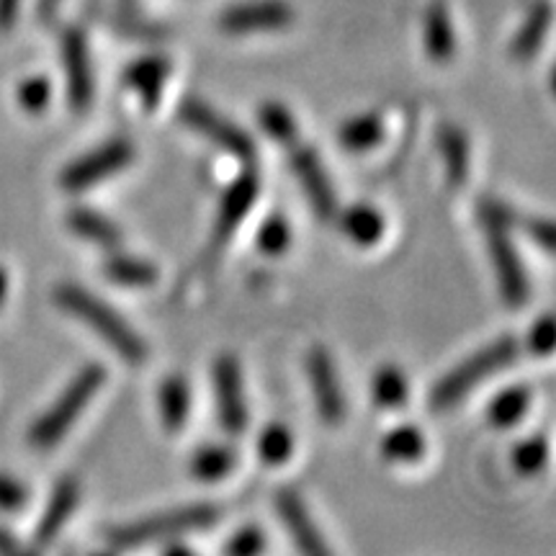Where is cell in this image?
<instances>
[{"label": "cell", "mask_w": 556, "mask_h": 556, "mask_svg": "<svg viewBox=\"0 0 556 556\" xmlns=\"http://www.w3.org/2000/svg\"><path fill=\"white\" fill-rule=\"evenodd\" d=\"M54 304L67 315L80 319L83 325H88L119 358L129 361V364H142L148 358V343L137 336V330L111 304L90 294L88 289L62 283L54 289Z\"/></svg>", "instance_id": "obj_1"}, {"label": "cell", "mask_w": 556, "mask_h": 556, "mask_svg": "<svg viewBox=\"0 0 556 556\" xmlns=\"http://www.w3.org/2000/svg\"><path fill=\"white\" fill-rule=\"evenodd\" d=\"M479 217L484 225L486 250L495 263V274L500 281V294L510 307H520L531 294V281H528L526 266L520 261L516 245L510 240V227L516 225V212L503 201L484 199L479 206Z\"/></svg>", "instance_id": "obj_2"}, {"label": "cell", "mask_w": 556, "mask_h": 556, "mask_svg": "<svg viewBox=\"0 0 556 556\" xmlns=\"http://www.w3.org/2000/svg\"><path fill=\"white\" fill-rule=\"evenodd\" d=\"M219 516L222 510L217 505L193 503V505L176 507V510L160 513V516H152L148 520H135V523L111 528L106 539L109 544L116 548H137L144 544H152V541L176 539L180 533L201 531V528L217 523Z\"/></svg>", "instance_id": "obj_3"}, {"label": "cell", "mask_w": 556, "mask_h": 556, "mask_svg": "<svg viewBox=\"0 0 556 556\" xmlns=\"http://www.w3.org/2000/svg\"><path fill=\"white\" fill-rule=\"evenodd\" d=\"M103 381H106V371H103L99 364L80 368L78 377L70 381L65 392L54 400V405L31 426L29 441L34 446L50 448L58 441H62L67 430L75 426V420H78L83 409H86L90 405V400L96 397V392H99Z\"/></svg>", "instance_id": "obj_4"}, {"label": "cell", "mask_w": 556, "mask_h": 556, "mask_svg": "<svg viewBox=\"0 0 556 556\" xmlns=\"http://www.w3.org/2000/svg\"><path fill=\"white\" fill-rule=\"evenodd\" d=\"M518 358V340L516 338H500L495 343L484 345L475 356L458 364L454 371H448L430 392V405L438 409H446L456 402H462L471 389L482 384L505 366H510Z\"/></svg>", "instance_id": "obj_5"}, {"label": "cell", "mask_w": 556, "mask_h": 556, "mask_svg": "<svg viewBox=\"0 0 556 556\" xmlns=\"http://www.w3.org/2000/svg\"><path fill=\"white\" fill-rule=\"evenodd\" d=\"M131 160H135V148H131L129 139H109V142L99 144V148L86 152V155L75 157L73 163L62 170L60 184L62 189L73 193L88 191L93 189L96 184H101V180L129 168Z\"/></svg>", "instance_id": "obj_6"}, {"label": "cell", "mask_w": 556, "mask_h": 556, "mask_svg": "<svg viewBox=\"0 0 556 556\" xmlns=\"http://www.w3.org/2000/svg\"><path fill=\"white\" fill-rule=\"evenodd\" d=\"M178 116L186 127L193 129L204 139H208L214 148L229 152L232 157L253 160L255 152H258L255 150L253 137H250L245 129H240L238 124L229 122L227 116H222L217 109H212L204 101L186 99L184 103H180Z\"/></svg>", "instance_id": "obj_7"}, {"label": "cell", "mask_w": 556, "mask_h": 556, "mask_svg": "<svg viewBox=\"0 0 556 556\" xmlns=\"http://www.w3.org/2000/svg\"><path fill=\"white\" fill-rule=\"evenodd\" d=\"M62 65H65V78H67V101L73 111H83L90 109L93 103V62H90V50H88V39L80 29H67L62 34Z\"/></svg>", "instance_id": "obj_8"}, {"label": "cell", "mask_w": 556, "mask_h": 556, "mask_svg": "<svg viewBox=\"0 0 556 556\" xmlns=\"http://www.w3.org/2000/svg\"><path fill=\"white\" fill-rule=\"evenodd\" d=\"M294 11L283 0H248L222 11L219 29L227 34H261L287 29Z\"/></svg>", "instance_id": "obj_9"}, {"label": "cell", "mask_w": 556, "mask_h": 556, "mask_svg": "<svg viewBox=\"0 0 556 556\" xmlns=\"http://www.w3.org/2000/svg\"><path fill=\"white\" fill-rule=\"evenodd\" d=\"M214 394H217V415L227 433L238 435L248 428V402L242 392L240 364L232 356H222L214 364Z\"/></svg>", "instance_id": "obj_10"}, {"label": "cell", "mask_w": 556, "mask_h": 556, "mask_svg": "<svg viewBox=\"0 0 556 556\" xmlns=\"http://www.w3.org/2000/svg\"><path fill=\"white\" fill-rule=\"evenodd\" d=\"M307 377L312 384V392H315L317 413L325 422L330 426H338L345 417V397L343 387H340V377L336 361L325 348H315L307 356Z\"/></svg>", "instance_id": "obj_11"}, {"label": "cell", "mask_w": 556, "mask_h": 556, "mask_svg": "<svg viewBox=\"0 0 556 556\" xmlns=\"http://www.w3.org/2000/svg\"><path fill=\"white\" fill-rule=\"evenodd\" d=\"M291 170L302 186L304 197L309 199L312 208L319 219L336 217L338 212V199L336 189H332L328 173L323 168V160L317 157V152L312 148H294L291 150Z\"/></svg>", "instance_id": "obj_12"}, {"label": "cell", "mask_w": 556, "mask_h": 556, "mask_svg": "<svg viewBox=\"0 0 556 556\" xmlns=\"http://www.w3.org/2000/svg\"><path fill=\"white\" fill-rule=\"evenodd\" d=\"M261 191V180L255 173H242L229 184V189L222 193L217 222H214V250H222V245L232 238L235 229L242 225V219L248 217L250 208L255 206Z\"/></svg>", "instance_id": "obj_13"}, {"label": "cell", "mask_w": 556, "mask_h": 556, "mask_svg": "<svg viewBox=\"0 0 556 556\" xmlns=\"http://www.w3.org/2000/svg\"><path fill=\"white\" fill-rule=\"evenodd\" d=\"M276 513L289 536L294 539L299 552L304 554H328L330 548L319 536L315 520H312L304 500L296 495L294 490H278L276 495Z\"/></svg>", "instance_id": "obj_14"}, {"label": "cell", "mask_w": 556, "mask_h": 556, "mask_svg": "<svg viewBox=\"0 0 556 556\" xmlns=\"http://www.w3.org/2000/svg\"><path fill=\"white\" fill-rule=\"evenodd\" d=\"M170 75V60L163 58V54H144V58H137L129 62L127 70L122 73V83L127 86L131 93L142 101V106L152 111L163 99L165 83H168Z\"/></svg>", "instance_id": "obj_15"}, {"label": "cell", "mask_w": 556, "mask_h": 556, "mask_svg": "<svg viewBox=\"0 0 556 556\" xmlns=\"http://www.w3.org/2000/svg\"><path fill=\"white\" fill-rule=\"evenodd\" d=\"M78 497H80V486L75 479H62V482L54 486L50 503H47L45 513H41V520L37 523V544L47 546L52 544L54 539L60 536L62 528L67 526L70 516L78 507Z\"/></svg>", "instance_id": "obj_16"}, {"label": "cell", "mask_w": 556, "mask_h": 556, "mask_svg": "<svg viewBox=\"0 0 556 556\" xmlns=\"http://www.w3.org/2000/svg\"><path fill=\"white\" fill-rule=\"evenodd\" d=\"M422 47L435 62H448L456 54V29L443 3H430L422 18Z\"/></svg>", "instance_id": "obj_17"}, {"label": "cell", "mask_w": 556, "mask_h": 556, "mask_svg": "<svg viewBox=\"0 0 556 556\" xmlns=\"http://www.w3.org/2000/svg\"><path fill=\"white\" fill-rule=\"evenodd\" d=\"M157 409L163 426L176 433L189 422L191 415V387L184 377H168L157 389Z\"/></svg>", "instance_id": "obj_18"}, {"label": "cell", "mask_w": 556, "mask_h": 556, "mask_svg": "<svg viewBox=\"0 0 556 556\" xmlns=\"http://www.w3.org/2000/svg\"><path fill=\"white\" fill-rule=\"evenodd\" d=\"M67 227H70V232L78 235L80 240H88V242H93V245H101V248H114V245H119V240H122L119 227H116L109 217H103L101 212H96V208H88V206L70 208Z\"/></svg>", "instance_id": "obj_19"}, {"label": "cell", "mask_w": 556, "mask_h": 556, "mask_svg": "<svg viewBox=\"0 0 556 556\" xmlns=\"http://www.w3.org/2000/svg\"><path fill=\"white\" fill-rule=\"evenodd\" d=\"M548 29H552V5H548L546 0H539V3L528 11L523 26H520L518 34L510 41L513 58L520 62L531 60L533 54L541 50V45H544Z\"/></svg>", "instance_id": "obj_20"}, {"label": "cell", "mask_w": 556, "mask_h": 556, "mask_svg": "<svg viewBox=\"0 0 556 556\" xmlns=\"http://www.w3.org/2000/svg\"><path fill=\"white\" fill-rule=\"evenodd\" d=\"M189 467L199 482H219V479L229 477L232 469L238 467V454H235L232 446H225V443H206V446L193 451Z\"/></svg>", "instance_id": "obj_21"}, {"label": "cell", "mask_w": 556, "mask_h": 556, "mask_svg": "<svg viewBox=\"0 0 556 556\" xmlns=\"http://www.w3.org/2000/svg\"><path fill=\"white\" fill-rule=\"evenodd\" d=\"M103 274H106L109 281L119 283V287L129 289H148L157 281V268L155 263L139 258V255H127L116 253L103 263Z\"/></svg>", "instance_id": "obj_22"}, {"label": "cell", "mask_w": 556, "mask_h": 556, "mask_svg": "<svg viewBox=\"0 0 556 556\" xmlns=\"http://www.w3.org/2000/svg\"><path fill=\"white\" fill-rule=\"evenodd\" d=\"M438 148H441L443 168L448 184H464L469 176V139L458 127H443L438 131Z\"/></svg>", "instance_id": "obj_23"}, {"label": "cell", "mask_w": 556, "mask_h": 556, "mask_svg": "<svg viewBox=\"0 0 556 556\" xmlns=\"http://www.w3.org/2000/svg\"><path fill=\"white\" fill-rule=\"evenodd\" d=\"M340 227H343L348 240H353L361 248H368L374 245V242H379L381 235H384V217H381L379 208L368 204H356L345 208Z\"/></svg>", "instance_id": "obj_24"}, {"label": "cell", "mask_w": 556, "mask_h": 556, "mask_svg": "<svg viewBox=\"0 0 556 556\" xmlns=\"http://www.w3.org/2000/svg\"><path fill=\"white\" fill-rule=\"evenodd\" d=\"M338 139L345 150L368 152L384 139V122L379 114H358L340 127Z\"/></svg>", "instance_id": "obj_25"}, {"label": "cell", "mask_w": 556, "mask_h": 556, "mask_svg": "<svg viewBox=\"0 0 556 556\" xmlns=\"http://www.w3.org/2000/svg\"><path fill=\"white\" fill-rule=\"evenodd\" d=\"M381 454L387 462L394 464H413L420 462L426 454V438L415 426H397L392 428L381 441Z\"/></svg>", "instance_id": "obj_26"}, {"label": "cell", "mask_w": 556, "mask_h": 556, "mask_svg": "<svg viewBox=\"0 0 556 556\" xmlns=\"http://www.w3.org/2000/svg\"><path fill=\"white\" fill-rule=\"evenodd\" d=\"M528 405H531V394H528L526 387H510L505 392H500L495 400L486 407V420L495 428H513L523 420L528 413Z\"/></svg>", "instance_id": "obj_27"}, {"label": "cell", "mask_w": 556, "mask_h": 556, "mask_svg": "<svg viewBox=\"0 0 556 556\" xmlns=\"http://www.w3.org/2000/svg\"><path fill=\"white\" fill-rule=\"evenodd\" d=\"M407 394H409V387H407L405 374H402L397 366H381L377 377L371 381L374 402L384 409H394L405 405Z\"/></svg>", "instance_id": "obj_28"}, {"label": "cell", "mask_w": 556, "mask_h": 556, "mask_svg": "<svg viewBox=\"0 0 556 556\" xmlns=\"http://www.w3.org/2000/svg\"><path fill=\"white\" fill-rule=\"evenodd\" d=\"M291 451H294V438H291V430L281 422H270L261 430L258 435V456L263 464L268 467H281L291 458Z\"/></svg>", "instance_id": "obj_29"}, {"label": "cell", "mask_w": 556, "mask_h": 556, "mask_svg": "<svg viewBox=\"0 0 556 556\" xmlns=\"http://www.w3.org/2000/svg\"><path fill=\"white\" fill-rule=\"evenodd\" d=\"M99 16L106 21L114 31L124 34V37H131V39H157L163 37V29L160 26L152 24V21L139 16L137 11L131 9H99Z\"/></svg>", "instance_id": "obj_30"}, {"label": "cell", "mask_w": 556, "mask_h": 556, "mask_svg": "<svg viewBox=\"0 0 556 556\" xmlns=\"http://www.w3.org/2000/svg\"><path fill=\"white\" fill-rule=\"evenodd\" d=\"M258 124L270 139H276V142H294L296 119L287 106H281V103H263L258 111Z\"/></svg>", "instance_id": "obj_31"}, {"label": "cell", "mask_w": 556, "mask_h": 556, "mask_svg": "<svg viewBox=\"0 0 556 556\" xmlns=\"http://www.w3.org/2000/svg\"><path fill=\"white\" fill-rule=\"evenodd\" d=\"M255 245L263 255L268 258H276V255H283L291 245V225L287 217L281 214H270V217L258 227V235H255Z\"/></svg>", "instance_id": "obj_32"}, {"label": "cell", "mask_w": 556, "mask_h": 556, "mask_svg": "<svg viewBox=\"0 0 556 556\" xmlns=\"http://www.w3.org/2000/svg\"><path fill=\"white\" fill-rule=\"evenodd\" d=\"M16 99H18V106L24 109L26 114H34V116L45 114L52 101L50 78H45V75H31V78H26L16 90Z\"/></svg>", "instance_id": "obj_33"}, {"label": "cell", "mask_w": 556, "mask_h": 556, "mask_svg": "<svg viewBox=\"0 0 556 556\" xmlns=\"http://www.w3.org/2000/svg\"><path fill=\"white\" fill-rule=\"evenodd\" d=\"M548 458V446H546V438L533 435L526 438L523 443H518L516 451H513V464L520 475H536V471L544 469Z\"/></svg>", "instance_id": "obj_34"}, {"label": "cell", "mask_w": 556, "mask_h": 556, "mask_svg": "<svg viewBox=\"0 0 556 556\" xmlns=\"http://www.w3.org/2000/svg\"><path fill=\"white\" fill-rule=\"evenodd\" d=\"M266 548V536L258 526H245L235 531V536L225 544V552L232 556H255Z\"/></svg>", "instance_id": "obj_35"}, {"label": "cell", "mask_w": 556, "mask_h": 556, "mask_svg": "<svg viewBox=\"0 0 556 556\" xmlns=\"http://www.w3.org/2000/svg\"><path fill=\"white\" fill-rule=\"evenodd\" d=\"M528 348L536 356H548L554 348V319L552 317H541L536 325H533L531 332H528Z\"/></svg>", "instance_id": "obj_36"}, {"label": "cell", "mask_w": 556, "mask_h": 556, "mask_svg": "<svg viewBox=\"0 0 556 556\" xmlns=\"http://www.w3.org/2000/svg\"><path fill=\"white\" fill-rule=\"evenodd\" d=\"M29 492L26 486L9 475H0V510H18L26 505Z\"/></svg>", "instance_id": "obj_37"}, {"label": "cell", "mask_w": 556, "mask_h": 556, "mask_svg": "<svg viewBox=\"0 0 556 556\" xmlns=\"http://www.w3.org/2000/svg\"><path fill=\"white\" fill-rule=\"evenodd\" d=\"M523 229L528 232V238H531L536 245L544 250V253H552L554 250V242H556V235H554V225L552 219H526L523 222Z\"/></svg>", "instance_id": "obj_38"}, {"label": "cell", "mask_w": 556, "mask_h": 556, "mask_svg": "<svg viewBox=\"0 0 556 556\" xmlns=\"http://www.w3.org/2000/svg\"><path fill=\"white\" fill-rule=\"evenodd\" d=\"M21 0H0V31H9L18 18Z\"/></svg>", "instance_id": "obj_39"}, {"label": "cell", "mask_w": 556, "mask_h": 556, "mask_svg": "<svg viewBox=\"0 0 556 556\" xmlns=\"http://www.w3.org/2000/svg\"><path fill=\"white\" fill-rule=\"evenodd\" d=\"M21 544L16 541V536L9 531V528L0 526V554H18Z\"/></svg>", "instance_id": "obj_40"}, {"label": "cell", "mask_w": 556, "mask_h": 556, "mask_svg": "<svg viewBox=\"0 0 556 556\" xmlns=\"http://www.w3.org/2000/svg\"><path fill=\"white\" fill-rule=\"evenodd\" d=\"M62 0H37V16L41 21H52L54 13L60 11Z\"/></svg>", "instance_id": "obj_41"}, {"label": "cell", "mask_w": 556, "mask_h": 556, "mask_svg": "<svg viewBox=\"0 0 556 556\" xmlns=\"http://www.w3.org/2000/svg\"><path fill=\"white\" fill-rule=\"evenodd\" d=\"M165 554H168V556H180V554L191 556L193 548L191 546H184V544H173V546H165Z\"/></svg>", "instance_id": "obj_42"}, {"label": "cell", "mask_w": 556, "mask_h": 556, "mask_svg": "<svg viewBox=\"0 0 556 556\" xmlns=\"http://www.w3.org/2000/svg\"><path fill=\"white\" fill-rule=\"evenodd\" d=\"M5 294H9V276H5V270L0 268V304L5 302Z\"/></svg>", "instance_id": "obj_43"}, {"label": "cell", "mask_w": 556, "mask_h": 556, "mask_svg": "<svg viewBox=\"0 0 556 556\" xmlns=\"http://www.w3.org/2000/svg\"><path fill=\"white\" fill-rule=\"evenodd\" d=\"M116 3H119V9H131V11H137V0H116Z\"/></svg>", "instance_id": "obj_44"}]
</instances>
